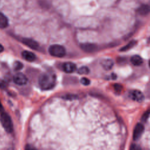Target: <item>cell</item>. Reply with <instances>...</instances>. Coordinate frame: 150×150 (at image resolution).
Listing matches in <instances>:
<instances>
[{
    "label": "cell",
    "mask_w": 150,
    "mask_h": 150,
    "mask_svg": "<svg viewBox=\"0 0 150 150\" xmlns=\"http://www.w3.org/2000/svg\"><path fill=\"white\" fill-rule=\"evenodd\" d=\"M56 76L53 73H45L39 78V84L43 90H50L52 88L56 83Z\"/></svg>",
    "instance_id": "1"
},
{
    "label": "cell",
    "mask_w": 150,
    "mask_h": 150,
    "mask_svg": "<svg viewBox=\"0 0 150 150\" xmlns=\"http://www.w3.org/2000/svg\"><path fill=\"white\" fill-rule=\"evenodd\" d=\"M0 121L5 130L11 132L13 130V124L10 116L6 112H2L0 115Z\"/></svg>",
    "instance_id": "2"
},
{
    "label": "cell",
    "mask_w": 150,
    "mask_h": 150,
    "mask_svg": "<svg viewBox=\"0 0 150 150\" xmlns=\"http://www.w3.org/2000/svg\"><path fill=\"white\" fill-rule=\"evenodd\" d=\"M49 53L53 56L62 57L66 54V50L63 46L60 45H53L49 47Z\"/></svg>",
    "instance_id": "3"
},
{
    "label": "cell",
    "mask_w": 150,
    "mask_h": 150,
    "mask_svg": "<svg viewBox=\"0 0 150 150\" xmlns=\"http://www.w3.org/2000/svg\"><path fill=\"white\" fill-rule=\"evenodd\" d=\"M13 80L14 83L18 85H24L26 84L28 81L26 76L22 73H18L15 74L13 76Z\"/></svg>",
    "instance_id": "4"
},
{
    "label": "cell",
    "mask_w": 150,
    "mask_h": 150,
    "mask_svg": "<svg viewBox=\"0 0 150 150\" xmlns=\"http://www.w3.org/2000/svg\"><path fill=\"white\" fill-rule=\"evenodd\" d=\"M129 96L133 100L138 102H142L144 99V96L143 93L141 91L137 90L132 91L130 93Z\"/></svg>",
    "instance_id": "5"
},
{
    "label": "cell",
    "mask_w": 150,
    "mask_h": 150,
    "mask_svg": "<svg viewBox=\"0 0 150 150\" xmlns=\"http://www.w3.org/2000/svg\"><path fill=\"white\" fill-rule=\"evenodd\" d=\"M144 130V127L142 124L138 123L134 128L133 132V138L134 140H137L141 136Z\"/></svg>",
    "instance_id": "6"
},
{
    "label": "cell",
    "mask_w": 150,
    "mask_h": 150,
    "mask_svg": "<svg viewBox=\"0 0 150 150\" xmlns=\"http://www.w3.org/2000/svg\"><path fill=\"white\" fill-rule=\"evenodd\" d=\"M81 49L84 50L86 52L91 53L96 51L97 50V46L93 43H85L81 44L80 45Z\"/></svg>",
    "instance_id": "7"
},
{
    "label": "cell",
    "mask_w": 150,
    "mask_h": 150,
    "mask_svg": "<svg viewBox=\"0 0 150 150\" xmlns=\"http://www.w3.org/2000/svg\"><path fill=\"white\" fill-rule=\"evenodd\" d=\"M22 42L32 49H37L39 47V44L35 40L29 39V38H23L22 39Z\"/></svg>",
    "instance_id": "8"
},
{
    "label": "cell",
    "mask_w": 150,
    "mask_h": 150,
    "mask_svg": "<svg viewBox=\"0 0 150 150\" xmlns=\"http://www.w3.org/2000/svg\"><path fill=\"white\" fill-rule=\"evenodd\" d=\"M63 69L65 72L71 73L76 70V66L72 62H66L63 65Z\"/></svg>",
    "instance_id": "9"
},
{
    "label": "cell",
    "mask_w": 150,
    "mask_h": 150,
    "mask_svg": "<svg viewBox=\"0 0 150 150\" xmlns=\"http://www.w3.org/2000/svg\"><path fill=\"white\" fill-rule=\"evenodd\" d=\"M22 56L25 60H26L28 62H33L36 59L35 54L33 53L28 51V50L23 51L22 53Z\"/></svg>",
    "instance_id": "10"
},
{
    "label": "cell",
    "mask_w": 150,
    "mask_h": 150,
    "mask_svg": "<svg viewBox=\"0 0 150 150\" xmlns=\"http://www.w3.org/2000/svg\"><path fill=\"white\" fill-rule=\"evenodd\" d=\"M101 65L103 67L107 70H109L111 69V68L113 67L114 62L111 59H104L101 62Z\"/></svg>",
    "instance_id": "11"
},
{
    "label": "cell",
    "mask_w": 150,
    "mask_h": 150,
    "mask_svg": "<svg viewBox=\"0 0 150 150\" xmlns=\"http://www.w3.org/2000/svg\"><path fill=\"white\" fill-rule=\"evenodd\" d=\"M137 12L141 15H147L150 12V6L149 5H142L138 9Z\"/></svg>",
    "instance_id": "12"
},
{
    "label": "cell",
    "mask_w": 150,
    "mask_h": 150,
    "mask_svg": "<svg viewBox=\"0 0 150 150\" xmlns=\"http://www.w3.org/2000/svg\"><path fill=\"white\" fill-rule=\"evenodd\" d=\"M131 62L134 66H139L142 63L143 60L139 55H134L131 58Z\"/></svg>",
    "instance_id": "13"
},
{
    "label": "cell",
    "mask_w": 150,
    "mask_h": 150,
    "mask_svg": "<svg viewBox=\"0 0 150 150\" xmlns=\"http://www.w3.org/2000/svg\"><path fill=\"white\" fill-rule=\"evenodd\" d=\"M8 25V20L6 16L0 12V28H5Z\"/></svg>",
    "instance_id": "14"
},
{
    "label": "cell",
    "mask_w": 150,
    "mask_h": 150,
    "mask_svg": "<svg viewBox=\"0 0 150 150\" xmlns=\"http://www.w3.org/2000/svg\"><path fill=\"white\" fill-rule=\"evenodd\" d=\"M137 43V41L136 40H131L130 41L127 45H126L125 46H124V47H122L121 49H120V51H122V52H125V51H127L131 48H132Z\"/></svg>",
    "instance_id": "15"
},
{
    "label": "cell",
    "mask_w": 150,
    "mask_h": 150,
    "mask_svg": "<svg viewBox=\"0 0 150 150\" xmlns=\"http://www.w3.org/2000/svg\"><path fill=\"white\" fill-rule=\"evenodd\" d=\"M77 71H78V73L80 74H87L89 73L90 70L87 67L82 66L78 69Z\"/></svg>",
    "instance_id": "16"
},
{
    "label": "cell",
    "mask_w": 150,
    "mask_h": 150,
    "mask_svg": "<svg viewBox=\"0 0 150 150\" xmlns=\"http://www.w3.org/2000/svg\"><path fill=\"white\" fill-rule=\"evenodd\" d=\"M23 67V64L19 61H16L13 63V68L15 70H19Z\"/></svg>",
    "instance_id": "17"
},
{
    "label": "cell",
    "mask_w": 150,
    "mask_h": 150,
    "mask_svg": "<svg viewBox=\"0 0 150 150\" xmlns=\"http://www.w3.org/2000/svg\"><path fill=\"white\" fill-rule=\"evenodd\" d=\"M80 82L82 84L84 85V86H88V84H90V81L88 79L86 78V77H83L80 80Z\"/></svg>",
    "instance_id": "18"
},
{
    "label": "cell",
    "mask_w": 150,
    "mask_h": 150,
    "mask_svg": "<svg viewBox=\"0 0 150 150\" xmlns=\"http://www.w3.org/2000/svg\"><path fill=\"white\" fill-rule=\"evenodd\" d=\"M129 150H141V149L139 145L137 144H132Z\"/></svg>",
    "instance_id": "19"
},
{
    "label": "cell",
    "mask_w": 150,
    "mask_h": 150,
    "mask_svg": "<svg viewBox=\"0 0 150 150\" xmlns=\"http://www.w3.org/2000/svg\"><path fill=\"white\" fill-rule=\"evenodd\" d=\"M114 89L116 91H120L122 90V86L118 84H115L114 85Z\"/></svg>",
    "instance_id": "20"
},
{
    "label": "cell",
    "mask_w": 150,
    "mask_h": 150,
    "mask_svg": "<svg viewBox=\"0 0 150 150\" xmlns=\"http://www.w3.org/2000/svg\"><path fill=\"white\" fill-rule=\"evenodd\" d=\"M25 150H36V148L31 145H27L25 146Z\"/></svg>",
    "instance_id": "21"
},
{
    "label": "cell",
    "mask_w": 150,
    "mask_h": 150,
    "mask_svg": "<svg viewBox=\"0 0 150 150\" xmlns=\"http://www.w3.org/2000/svg\"><path fill=\"white\" fill-rule=\"evenodd\" d=\"M149 112H146V113H145L144 114V115H143V117H142V119H143V120H146V119L147 118V117H148V115H149Z\"/></svg>",
    "instance_id": "22"
},
{
    "label": "cell",
    "mask_w": 150,
    "mask_h": 150,
    "mask_svg": "<svg viewBox=\"0 0 150 150\" xmlns=\"http://www.w3.org/2000/svg\"><path fill=\"white\" fill-rule=\"evenodd\" d=\"M3 50H4V47H3V46L2 45L0 44V53L2 52Z\"/></svg>",
    "instance_id": "23"
},
{
    "label": "cell",
    "mask_w": 150,
    "mask_h": 150,
    "mask_svg": "<svg viewBox=\"0 0 150 150\" xmlns=\"http://www.w3.org/2000/svg\"><path fill=\"white\" fill-rule=\"evenodd\" d=\"M3 110V107H2V105L0 101V111H2Z\"/></svg>",
    "instance_id": "24"
},
{
    "label": "cell",
    "mask_w": 150,
    "mask_h": 150,
    "mask_svg": "<svg viewBox=\"0 0 150 150\" xmlns=\"http://www.w3.org/2000/svg\"><path fill=\"white\" fill-rule=\"evenodd\" d=\"M148 42H149V43H150V37H149V39H148Z\"/></svg>",
    "instance_id": "25"
},
{
    "label": "cell",
    "mask_w": 150,
    "mask_h": 150,
    "mask_svg": "<svg viewBox=\"0 0 150 150\" xmlns=\"http://www.w3.org/2000/svg\"><path fill=\"white\" fill-rule=\"evenodd\" d=\"M149 67H150V60H149Z\"/></svg>",
    "instance_id": "26"
},
{
    "label": "cell",
    "mask_w": 150,
    "mask_h": 150,
    "mask_svg": "<svg viewBox=\"0 0 150 150\" xmlns=\"http://www.w3.org/2000/svg\"><path fill=\"white\" fill-rule=\"evenodd\" d=\"M149 6H150V4H149Z\"/></svg>",
    "instance_id": "27"
}]
</instances>
